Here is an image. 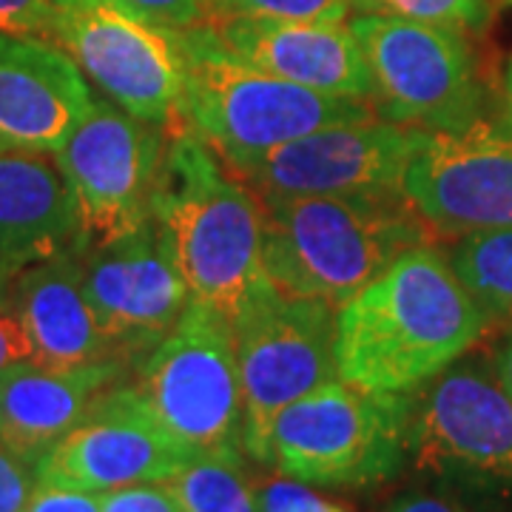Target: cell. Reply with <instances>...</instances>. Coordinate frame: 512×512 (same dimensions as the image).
I'll return each mask as SVG.
<instances>
[{
	"mask_svg": "<svg viewBox=\"0 0 512 512\" xmlns=\"http://www.w3.org/2000/svg\"><path fill=\"white\" fill-rule=\"evenodd\" d=\"M490 325L450 251L421 242L336 308V373L370 393H410L467 356Z\"/></svg>",
	"mask_w": 512,
	"mask_h": 512,
	"instance_id": "obj_1",
	"label": "cell"
},
{
	"mask_svg": "<svg viewBox=\"0 0 512 512\" xmlns=\"http://www.w3.org/2000/svg\"><path fill=\"white\" fill-rule=\"evenodd\" d=\"M148 214L174 248L191 302L211 305L234 322L271 285L262 262V197L188 126L177 123L165 134Z\"/></svg>",
	"mask_w": 512,
	"mask_h": 512,
	"instance_id": "obj_2",
	"label": "cell"
},
{
	"mask_svg": "<svg viewBox=\"0 0 512 512\" xmlns=\"http://www.w3.org/2000/svg\"><path fill=\"white\" fill-rule=\"evenodd\" d=\"M265 205V274L279 291L345 305L350 296L382 276L399 256L430 242L402 191L276 197Z\"/></svg>",
	"mask_w": 512,
	"mask_h": 512,
	"instance_id": "obj_3",
	"label": "cell"
},
{
	"mask_svg": "<svg viewBox=\"0 0 512 512\" xmlns=\"http://www.w3.org/2000/svg\"><path fill=\"white\" fill-rule=\"evenodd\" d=\"M188 72L180 100V126L231 154H254L313 134L319 128L373 120L367 100L333 97L259 72L239 60L211 23L183 29Z\"/></svg>",
	"mask_w": 512,
	"mask_h": 512,
	"instance_id": "obj_4",
	"label": "cell"
},
{
	"mask_svg": "<svg viewBox=\"0 0 512 512\" xmlns=\"http://www.w3.org/2000/svg\"><path fill=\"white\" fill-rule=\"evenodd\" d=\"M407 461V393H370L342 379L288 404L271 430L276 473L316 487H367Z\"/></svg>",
	"mask_w": 512,
	"mask_h": 512,
	"instance_id": "obj_5",
	"label": "cell"
},
{
	"mask_svg": "<svg viewBox=\"0 0 512 512\" xmlns=\"http://www.w3.org/2000/svg\"><path fill=\"white\" fill-rule=\"evenodd\" d=\"M242 384V453L271 464L276 416L336 373V311L274 282L231 322Z\"/></svg>",
	"mask_w": 512,
	"mask_h": 512,
	"instance_id": "obj_6",
	"label": "cell"
},
{
	"mask_svg": "<svg viewBox=\"0 0 512 512\" xmlns=\"http://www.w3.org/2000/svg\"><path fill=\"white\" fill-rule=\"evenodd\" d=\"M134 370L151 413L188 450H242L237 333L225 313L191 302Z\"/></svg>",
	"mask_w": 512,
	"mask_h": 512,
	"instance_id": "obj_7",
	"label": "cell"
},
{
	"mask_svg": "<svg viewBox=\"0 0 512 512\" xmlns=\"http://www.w3.org/2000/svg\"><path fill=\"white\" fill-rule=\"evenodd\" d=\"M348 26L373 77L376 117L427 131L481 120L484 92L464 32L393 15H356Z\"/></svg>",
	"mask_w": 512,
	"mask_h": 512,
	"instance_id": "obj_8",
	"label": "cell"
},
{
	"mask_svg": "<svg viewBox=\"0 0 512 512\" xmlns=\"http://www.w3.org/2000/svg\"><path fill=\"white\" fill-rule=\"evenodd\" d=\"M407 458L430 473L512 487V396L493 362L461 356L407 393Z\"/></svg>",
	"mask_w": 512,
	"mask_h": 512,
	"instance_id": "obj_9",
	"label": "cell"
},
{
	"mask_svg": "<svg viewBox=\"0 0 512 512\" xmlns=\"http://www.w3.org/2000/svg\"><path fill=\"white\" fill-rule=\"evenodd\" d=\"M52 43L131 117L160 128L180 123L188 72L183 29L109 6H57Z\"/></svg>",
	"mask_w": 512,
	"mask_h": 512,
	"instance_id": "obj_10",
	"label": "cell"
},
{
	"mask_svg": "<svg viewBox=\"0 0 512 512\" xmlns=\"http://www.w3.org/2000/svg\"><path fill=\"white\" fill-rule=\"evenodd\" d=\"M427 128L382 117L328 126L268 151L222 157L256 194L322 197L402 191L404 168L419 151Z\"/></svg>",
	"mask_w": 512,
	"mask_h": 512,
	"instance_id": "obj_11",
	"label": "cell"
},
{
	"mask_svg": "<svg viewBox=\"0 0 512 512\" xmlns=\"http://www.w3.org/2000/svg\"><path fill=\"white\" fill-rule=\"evenodd\" d=\"M168 128L131 117L111 100H94L72 137L55 151L80 211L83 248L148 220Z\"/></svg>",
	"mask_w": 512,
	"mask_h": 512,
	"instance_id": "obj_12",
	"label": "cell"
},
{
	"mask_svg": "<svg viewBox=\"0 0 512 512\" xmlns=\"http://www.w3.org/2000/svg\"><path fill=\"white\" fill-rule=\"evenodd\" d=\"M83 282L100 325L120 359L137 367L191 305L174 248L157 220L120 237L80 248Z\"/></svg>",
	"mask_w": 512,
	"mask_h": 512,
	"instance_id": "obj_13",
	"label": "cell"
},
{
	"mask_svg": "<svg viewBox=\"0 0 512 512\" xmlns=\"http://www.w3.org/2000/svg\"><path fill=\"white\" fill-rule=\"evenodd\" d=\"M402 194L439 234L512 228V126L481 117L464 131H427Z\"/></svg>",
	"mask_w": 512,
	"mask_h": 512,
	"instance_id": "obj_14",
	"label": "cell"
},
{
	"mask_svg": "<svg viewBox=\"0 0 512 512\" xmlns=\"http://www.w3.org/2000/svg\"><path fill=\"white\" fill-rule=\"evenodd\" d=\"M197 456L177 441L134 382L103 393L74 430L37 461V481L86 493H109L131 484L168 481Z\"/></svg>",
	"mask_w": 512,
	"mask_h": 512,
	"instance_id": "obj_15",
	"label": "cell"
},
{
	"mask_svg": "<svg viewBox=\"0 0 512 512\" xmlns=\"http://www.w3.org/2000/svg\"><path fill=\"white\" fill-rule=\"evenodd\" d=\"M92 103L86 74L60 46L0 32V140L6 146L55 154Z\"/></svg>",
	"mask_w": 512,
	"mask_h": 512,
	"instance_id": "obj_16",
	"label": "cell"
},
{
	"mask_svg": "<svg viewBox=\"0 0 512 512\" xmlns=\"http://www.w3.org/2000/svg\"><path fill=\"white\" fill-rule=\"evenodd\" d=\"M220 40L259 72L333 97L373 100L362 46L345 23L225 18L211 23Z\"/></svg>",
	"mask_w": 512,
	"mask_h": 512,
	"instance_id": "obj_17",
	"label": "cell"
},
{
	"mask_svg": "<svg viewBox=\"0 0 512 512\" xmlns=\"http://www.w3.org/2000/svg\"><path fill=\"white\" fill-rule=\"evenodd\" d=\"M131 370L123 359L77 367H49L35 359L12 362L0 370V439L37 467L103 393L126 382Z\"/></svg>",
	"mask_w": 512,
	"mask_h": 512,
	"instance_id": "obj_18",
	"label": "cell"
},
{
	"mask_svg": "<svg viewBox=\"0 0 512 512\" xmlns=\"http://www.w3.org/2000/svg\"><path fill=\"white\" fill-rule=\"evenodd\" d=\"M83 248L80 211L55 154L0 151V265L23 271Z\"/></svg>",
	"mask_w": 512,
	"mask_h": 512,
	"instance_id": "obj_19",
	"label": "cell"
},
{
	"mask_svg": "<svg viewBox=\"0 0 512 512\" xmlns=\"http://www.w3.org/2000/svg\"><path fill=\"white\" fill-rule=\"evenodd\" d=\"M12 302L29 342V359L40 365L77 367L120 359L89 302L80 251L23 268L12 282Z\"/></svg>",
	"mask_w": 512,
	"mask_h": 512,
	"instance_id": "obj_20",
	"label": "cell"
},
{
	"mask_svg": "<svg viewBox=\"0 0 512 512\" xmlns=\"http://www.w3.org/2000/svg\"><path fill=\"white\" fill-rule=\"evenodd\" d=\"M165 484L185 512H262L239 450L197 453Z\"/></svg>",
	"mask_w": 512,
	"mask_h": 512,
	"instance_id": "obj_21",
	"label": "cell"
},
{
	"mask_svg": "<svg viewBox=\"0 0 512 512\" xmlns=\"http://www.w3.org/2000/svg\"><path fill=\"white\" fill-rule=\"evenodd\" d=\"M450 259L487 316L512 325V228L458 237Z\"/></svg>",
	"mask_w": 512,
	"mask_h": 512,
	"instance_id": "obj_22",
	"label": "cell"
},
{
	"mask_svg": "<svg viewBox=\"0 0 512 512\" xmlns=\"http://www.w3.org/2000/svg\"><path fill=\"white\" fill-rule=\"evenodd\" d=\"M353 9L359 15L424 20L458 32H481L493 15L490 0H353Z\"/></svg>",
	"mask_w": 512,
	"mask_h": 512,
	"instance_id": "obj_23",
	"label": "cell"
},
{
	"mask_svg": "<svg viewBox=\"0 0 512 512\" xmlns=\"http://www.w3.org/2000/svg\"><path fill=\"white\" fill-rule=\"evenodd\" d=\"M353 0H208V20L274 18L311 20V23H345Z\"/></svg>",
	"mask_w": 512,
	"mask_h": 512,
	"instance_id": "obj_24",
	"label": "cell"
},
{
	"mask_svg": "<svg viewBox=\"0 0 512 512\" xmlns=\"http://www.w3.org/2000/svg\"><path fill=\"white\" fill-rule=\"evenodd\" d=\"M57 6H109L171 29H191L208 20V0H55Z\"/></svg>",
	"mask_w": 512,
	"mask_h": 512,
	"instance_id": "obj_25",
	"label": "cell"
},
{
	"mask_svg": "<svg viewBox=\"0 0 512 512\" xmlns=\"http://www.w3.org/2000/svg\"><path fill=\"white\" fill-rule=\"evenodd\" d=\"M55 0H0V32L49 40L55 35Z\"/></svg>",
	"mask_w": 512,
	"mask_h": 512,
	"instance_id": "obj_26",
	"label": "cell"
},
{
	"mask_svg": "<svg viewBox=\"0 0 512 512\" xmlns=\"http://www.w3.org/2000/svg\"><path fill=\"white\" fill-rule=\"evenodd\" d=\"M100 512H185L165 481L131 484L103 493Z\"/></svg>",
	"mask_w": 512,
	"mask_h": 512,
	"instance_id": "obj_27",
	"label": "cell"
},
{
	"mask_svg": "<svg viewBox=\"0 0 512 512\" xmlns=\"http://www.w3.org/2000/svg\"><path fill=\"white\" fill-rule=\"evenodd\" d=\"M259 507L262 512H348L345 507L313 493L308 484L293 481V478L265 484L259 490Z\"/></svg>",
	"mask_w": 512,
	"mask_h": 512,
	"instance_id": "obj_28",
	"label": "cell"
},
{
	"mask_svg": "<svg viewBox=\"0 0 512 512\" xmlns=\"http://www.w3.org/2000/svg\"><path fill=\"white\" fill-rule=\"evenodd\" d=\"M35 484V467L0 439V512H23Z\"/></svg>",
	"mask_w": 512,
	"mask_h": 512,
	"instance_id": "obj_29",
	"label": "cell"
},
{
	"mask_svg": "<svg viewBox=\"0 0 512 512\" xmlns=\"http://www.w3.org/2000/svg\"><path fill=\"white\" fill-rule=\"evenodd\" d=\"M103 493H86L37 481L23 512H100Z\"/></svg>",
	"mask_w": 512,
	"mask_h": 512,
	"instance_id": "obj_30",
	"label": "cell"
},
{
	"mask_svg": "<svg viewBox=\"0 0 512 512\" xmlns=\"http://www.w3.org/2000/svg\"><path fill=\"white\" fill-rule=\"evenodd\" d=\"M20 359H29V342H26L18 308H15L12 291H9V296L0 302V370H6Z\"/></svg>",
	"mask_w": 512,
	"mask_h": 512,
	"instance_id": "obj_31",
	"label": "cell"
},
{
	"mask_svg": "<svg viewBox=\"0 0 512 512\" xmlns=\"http://www.w3.org/2000/svg\"><path fill=\"white\" fill-rule=\"evenodd\" d=\"M384 512H467L461 510L458 504L447 501V498H439V495H427V493H407L399 495L390 507Z\"/></svg>",
	"mask_w": 512,
	"mask_h": 512,
	"instance_id": "obj_32",
	"label": "cell"
},
{
	"mask_svg": "<svg viewBox=\"0 0 512 512\" xmlns=\"http://www.w3.org/2000/svg\"><path fill=\"white\" fill-rule=\"evenodd\" d=\"M493 370L498 373V379L504 382V387H507V393L512 396V328L504 333V339L495 345L493 350Z\"/></svg>",
	"mask_w": 512,
	"mask_h": 512,
	"instance_id": "obj_33",
	"label": "cell"
},
{
	"mask_svg": "<svg viewBox=\"0 0 512 512\" xmlns=\"http://www.w3.org/2000/svg\"><path fill=\"white\" fill-rule=\"evenodd\" d=\"M15 276H18V271H12V268L0 265V302L9 296V291H12V282H15Z\"/></svg>",
	"mask_w": 512,
	"mask_h": 512,
	"instance_id": "obj_34",
	"label": "cell"
},
{
	"mask_svg": "<svg viewBox=\"0 0 512 512\" xmlns=\"http://www.w3.org/2000/svg\"><path fill=\"white\" fill-rule=\"evenodd\" d=\"M507 89H510V100H512V60H510V69H507Z\"/></svg>",
	"mask_w": 512,
	"mask_h": 512,
	"instance_id": "obj_35",
	"label": "cell"
},
{
	"mask_svg": "<svg viewBox=\"0 0 512 512\" xmlns=\"http://www.w3.org/2000/svg\"><path fill=\"white\" fill-rule=\"evenodd\" d=\"M3 148H9V146H6V143H3V140H0V151H3Z\"/></svg>",
	"mask_w": 512,
	"mask_h": 512,
	"instance_id": "obj_36",
	"label": "cell"
}]
</instances>
